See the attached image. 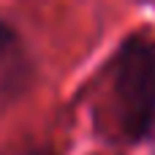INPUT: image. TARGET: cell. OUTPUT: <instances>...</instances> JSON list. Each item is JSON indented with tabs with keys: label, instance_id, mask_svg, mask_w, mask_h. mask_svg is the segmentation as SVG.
Segmentation results:
<instances>
[{
	"label": "cell",
	"instance_id": "2",
	"mask_svg": "<svg viewBox=\"0 0 155 155\" xmlns=\"http://www.w3.org/2000/svg\"><path fill=\"white\" fill-rule=\"evenodd\" d=\"M25 71H27V60L22 52V41L16 30L0 19V90L16 93Z\"/></svg>",
	"mask_w": 155,
	"mask_h": 155
},
{
	"label": "cell",
	"instance_id": "3",
	"mask_svg": "<svg viewBox=\"0 0 155 155\" xmlns=\"http://www.w3.org/2000/svg\"><path fill=\"white\" fill-rule=\"evenodd\" d=\"M19 155H57L52 150H27V153H19Z\"/></svg>",
	"mask_w": 155,
	"mask_h": 155
},
{
	"label": "cell",
	"instance_id": "1",
	"mask_svg": "<svg viewBox=\"0 0 155 155\" xmlns=\"http://www.w3.org/2000/svg\"><path fill=\"white\" fill-rule=\"evenodd\" d=\"M106 120L120 142L155 136V35H125L106 60Z\"/></svg>",
	"mask_w": 155,
	"mask_h": 155
}]
</instances>
